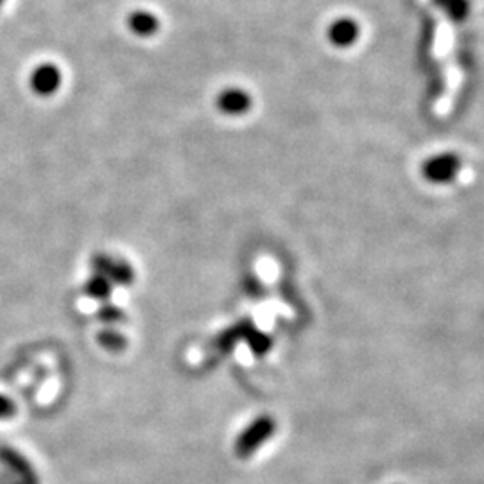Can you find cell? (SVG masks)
<instances>
[{
  "label": "cell",
  "instance_id": "obj_1",
  "mask_svg": "<svg viewBox=\"0 0 484 484\" xmlns=\"http://www.w3.org/2000/svg\"><path fill=\"white\" fill-rule=\"evenodd\" d=\"M61 84V72L52 63H42L31 74V86L40 95H51Z\"/></svg>",
  "mask_w": 484,
  "mask_h": 484
},
{
  "label": "cell",
  "instance_id": "obj_2",
  "mask_svg": "<svg viewBox=\"0 0 484 484\" xmlns=\"http://www.w3.org/2000/svg\"><path fill=\"white\" fill-rule=\"evenodd\" d=\"M130 31L139 38H151L160 31V19L147 10H135L128 17Z\"/></svg>",
  "mask_w": 484,
  "mask_h": 484
},
{
  "label": "cell",
  "instance_id": "obj_3",
  "mask_svg": "<svg viewBox=\"0 0 484 484\" xmlns=\"http://www.w3.org/2000/svg\"><path fill=\"white\" fill-rule=\"evenodd\" d=\"M329 38L336 47H350L359 38V26L352 19H339L330 26Z\"/></svg>",
  "mask_w": 484,
  "mask_h": 484
},
{
  "label": "cell",
  "instance_id": "obj_4",
  "mask_svg": "<svg viewBox=\"0 0 484 484\" xmlns=\"http://www.w3.org/2000/svg\"><path fill=\"white\" fill-rule=\"evenodd\" d=\"M250 107V97L237 88L225 90L219 95V108L226 114H242Z\"/></svg>",
  "mask_w": 484,
  "mask_h": 484
},
{
  "label": "cell",
  "instance_id": "obj_5",
  "mask_svg": "<svg viewBox=\"0 0 484 484\" xmlns=\"http://www.w3.org/2000/svg\"><path fill=\"white\" fill-rule=\"evenodd\" d=\"M267 436H269V425L260 424V425L253 427V429L239 441V447H237L239 454H241V456L251 454V452L255 450V447H257L260 441H264Z\"/></svg>",
  "mask_w": 484,
  "mask_h": 484
},
{
  "label": "cell",
  "instance_id": "obj_6",
  "mask_svg": "<svg viewBox=\"0 0 484 484\" xmlns=\"http://www.w3.org/2000/svg\"><path fill=\"white\" fill-rule=\"evenodd\" d=\"M6 459H10V463H13V468L17 470V473L22 475V480L26 484H38V479L35 477V473L31 472V468L24 461L20 463V459L17 456H13V454H6Z\"/></svg>",
  "mask_w": 484,
  "mask_h": 484
},
{
  "label": "cell",
  "instance_id": "obj_7",
  "mask_svg": "<svg viewBox=\"0 0 484 484\" xmlns=\"http://www.w3.org/2000/svg\"><path fill=\"white\" fill-rule=\"evenodd\" d=\"M4 3H6V0H0V10H3V6H4Z\"/></svg>",
  "mask_w": 484,
  "mask_h": 484
}]
</instances>
